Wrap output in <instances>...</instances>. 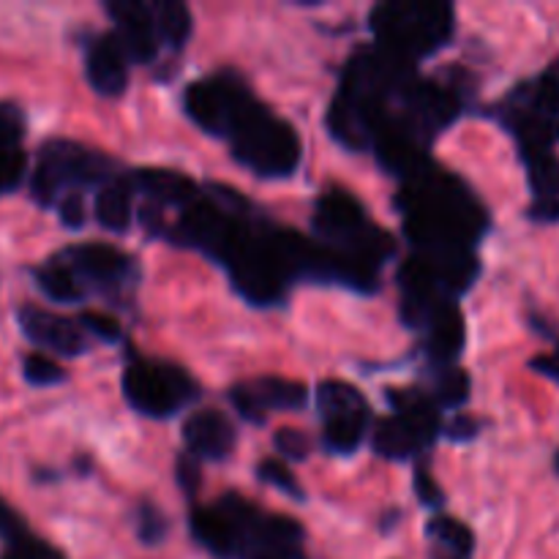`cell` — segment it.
<instances>
[{"instance_id": "obj_1", "label": "cell", "mask_w": 559, "mask_h": 559, "mask_svg": "<svg viewBox=\"0 0 559 559\" xmlns=\"http://www.w3.org/2000/svg\"><path fill=\"white\" fill-rule=\"evenodd\" d=\"M404 233L415 243V254L469 249L489 233V211L480 205L462 178L442 173L435 164L407 180L399 194Z\"/></svg>"}, {"instance_id": "obj_2", "label": "cell", "mask_w": 559, "mask_h": 559, "mask_svg": "<svg viewBox=\"0 0 559 559\" xmlns=\"http://www.w3.org/2000/svg\"><path fill=\"white\" fill-rule=\"evenodd\" d=\"M369 22L377 47L409 63L445 47L456 31L453 5L445 0H388L374 5Z\"/></svg>"}, {"instance_id": "obj_3", "label": "cell", "mask_w": 559, "mask_h": 559, "mask_svg": "<svg viewBox=\"0 0 559 559\" xmlns=\"http://www.w3.org/2000/svg\"><path fill=\"white\" fill-rule=\"evenodd\" d=\"M314 229L320 243L336 254L349 257L377 271L393 254L391 235L369 222L364 205L349 191L331 189L320 194L314 211Z\"/></svg>"}, {"instance_id": "obj_4", "label": "cell", "mask_w": 559, "mask_h": 559, "mask_svg": "<svg viewBox=\"0 0 559 559\" xmlns=\"http://www.w3.org/2000/svg\"><path fill=\"white\" fill-rule=\"evenodd\" d=\"M115 162L102 151L71 140H49L38 151L31 175V194L38 205L52 207L69 191L104 186L115 180Z\"/></svg>"}, {"instance_id": "obj_5", "label": "cell", "mask_w": 559, "mask_h": 559, "mask_svg": "<svg viewBox=\"0 0 559 559\" xmlns=\"http://www.w3.org/2000/svg\"><path fill=\"white\" fill-rule=\"evenodd\" d=\"M218 262L227 265L235 289L257 306L278 304L293 282V273L287 271L273 243V227L254 229L246 222Z\"/></svg>"}, {"instance_id": "obj_6", "label": "cell", "mask_w": 559, "mask_h": 559, "mask_svg": "<svg viewBox=\"0 0 559 559\" xmlns=\"http://www.w3.org/2000/svg\"><path fill=\"white\" fill-rule=\"evenodd\" d=\"M233 156L260 178H287L300 164V140L293 126L265 104L254 109L229 136Z\"/></svg>"}, {"instance_id": "obj_7", "label": "cell", "mask_w": 559, "mask_h": 559, "mask_svg": "<svg viewBox=\"0 0 559 559\" xmlns=\"http://www.w3.org/2000/svg\"><path fill=\"white\" fill-rule=\"evenodd\" d=\"M123 396L147 418H169L189 407L197 396L194 377L167 360L134 358L123 371Z\"/></svg>"}, {"instance_id": "obj_8", "label": "cell", "mask_w": 559, "mask_h": 559, "mask_svg": "<svg viewBox=\"0 0 559 559\" xmlns=\"http://www.w3.org/2000/svg\"><path fill=\"white\" fill-rule=\"evenodd\" d=\"M186 112L200 129L216 136H233V131L260 107L254 93L233 71L202 76L186 87Z\"/></svg>"}, {"instance_id": "obj_9", "label": "cell", "mask_w": 559, "mask_h": 559, "mask_svg": "<svg viewBox=\"0 0 559 559\" xmlns=\"http://www.w3.org/2000/svg\"><path fill=\"white\" fill-rule=\"evenodd\" d=\"M317 407L322 415V440L333 453H353L366 437L369 404L358 388L328 380L317 388Z\"/></svg>"}, {"instance_id": "obj_10", "label": "cell", "mask_w": 559, "mask_h": 559, "mask_svg": "<svg viewBox=\"0 0 559 559\" xmlns=\"http://www.w3.org/2000/svg\"><path fill=\"white\" fill-rule=\"evenodd\" d=\"M60 260L71 267L80 284L93 289H123L136 278L134 257L107 243H82L60 251Z\"/></svg>"}, {"instance_id": "obj_11", "label": "cell", "mask_w": 559, "mask_h": 559, "mask_svg": "<svg viewBox=\"0 0 559 559\" xmlns=\"http://www.w3.org/2000/svg\"><path fill=\"white\" fill-rule=\"evenodd\" d=\"M399 98L404 102L402 118L424 140L435 136L437 131L451 126L462 115V96L451 85H442L437 80H418L415 76Z\"/></svg>"}, {"instance_id": "obj_12", "label": "cell", "mask_w": 559, "mask_h": 559, "mask_svg": "<svg viewBox=\"0 0 559 559\" xmlns=\"http://www.w3.org/2000/svg\"><path fill=\"white\" fill-rule=\"evenodd\" d=\"M304 382L282 380V377H257V380L240 382L229 391V402L251 424H262L273 409H298L306 404Z\"/></svg>"}, {"instance_id": "obj_13", "label": "cell", "mask_w": 559, "mask_h": 559, "mask_svg": "<svg viewBox=\"0 0 559 559\" xmlns=\"http://www.w3.org/2000/svg\"><path fill=\"white\" fill-rule=\"evenodd\" d=\"M16 320H20L25 338L31 344H36L38 353L47 349V353L63 355V358H76V355H82L87 349L85 333L69 317L38 309V306H22Z\"/></svg>"}, {"instance_id": "obj_14", "label": "cell", "mask_w": 559, "mask_h": 559, "mask_svg": "<svg viewBox=\"0 0 559 559\" xmlns=\"http://www.w3.org/2000/svg\"><path fill=\"white\" fill-rule=\"evenodd\" d=\"M107 11L115 20V38L120 41L123 52L134 63H151L158 55V36L153 27L147 3L140 0H115L107 5Z\"/></svg>"}, {"instance_id": "obj_15", "label": "cell", "mask_w": 559, "mask_h": 559, "mask_svg": "<svg viewBox=\"0 0 559 559\" xmlns=\"http://www.w3.org/2000/svg\"><path fill=\"white\" fill-rule=\"evenodd\" d=\"M85 76L102 96H120L129 85V55L123 52L115 33H104L87 44Z\"/></svg>"}, {"instance_id": "obj_16", "label": "cell", "mask_w": 559, "mask_h": 559, "mask_svg": "<svg viewBox=\"0 0 559 559\" xmlns=\"http://www.w3.org/2000/svg\"><path fill=\"white\" fill-rule=\"evenodd\" d=\"M186 448L194 459L222 462L235 448V426L218 409H200L183 424Z\"/></svg>"}, {"instance_id": "obj_17", "label": "cell", "mask_w": 559, "mask_h": 559, "mask_svg": "<svg viewBox=\"0 0 559 559\" xmlns=\"http://www.w3.org/2000/svg\"><path fill=\"white\" fill-rule=\"evenodd\" d=\"M129 186L134 191H142L147 202L162 207V211H167V207L183 211V207H189L191 202L202 197L200 186L186 178L183 173H175V169H136V173H131Z\"/></svg>"}, {"instance_id": "obj_18", "label": "cell", "mask_w": 559, "mask_h": 559, "mask_svg": "<svg viewBox=\"0 0 559 559\" xmlns=\"http://www.w3.org/2000/svg\"><path fill=\"white\" fill-rule=\"evenodd\" d=\"M522 164L533 191V205L527 211L530 222L559 224V156L538 153V156H524Z\"/></svg>"}, {"instance_id": "obj_19", "label": "cell", "mask_w": 559, "mask_h": 559, "mask_svg": "<svg viewBox=\"0 0 559 559\" xmlns=\"http://www.w3.org/2000/svg\"><path fill=\"white\" fill-rule=\"evenodd\" d=\"M420 333H424V344L431 364L442 366V369L456 364V358L464 349V338H467V331H464V317L453 300L442 304L440 309L424 322Z\"/></svg>"}, {"instance_id": "obj_20", "label": "cell", "mask_w": 559, "mask_h": 559, "mask_svg": "<svg viewBox=\"0 0 559 559\" xmlns=\"http://www.w3.org/2000/svg\"><path fill=\"white\" fill-rule=\"evenodd\" d=\"M191 535L218 559H238V530L222 508H197L189 516Z\"/></svg>"}, {"instance_id": "obj_21", "label": "cell", "mask_w": 559, "mask_h": 559, "mask_svg": "<svg viewBox=\"0 0 559 559\" xmlns=\"http://www.w3.org/2000/svg\"><path fill=\"white\" fill-rule=\"evenodd\" d=\"M506 98L530 109V112L540 115V118L559 120V60L546 71H540L538 76H533V80L519 82Z\"/></svg>"}, {"instance_id": "obj_22", "label": "cell", "mask_w": 559, "mask_h": 559, "mask_svg": "<svg viewBox=\"0 0 559 559\" xmlns=\"http://www.w3.org/2000/svg\"><path fill=\"white\" fill-rule=\"evenodd\" d=\"M371 445H374V451L380 453L382 459H391V462H407V459L418 456L420 451L429 448L420 440L418 431H415L407 420L399 418V415H391V418L377 424Z\"/></svg>"}, {"instance_id": "obj_23", "label": "cell", "mask_w": 559, "mask_h": 559, "mask_svg": "<svg viewBox=\"0 0 559 559\" xmlns=\"http://www.w3.org/2000/svg\"><path fill=\"white\" fill-rule=\"evenodd\" d=\"M131 194H134V189L126 178L104 183L96 197V222L115 235L126 233L131 227Z\"/></svg>"}, {"instance_id": "obj_24", "label": "cell", "mask_w": 559, "mask_h": 559, "mask_svg": "<svg viewBox=\"0 0 559 559\" xmlns=\"http://www.w3.org/2000/svg\"><path fill=\"white\" fill-rule=\"evenodd\" d=\"M153 27H156L158 44H167L173 49H183L191 36V11L180 0H158L147 3Z\"/></svg>"}, {"instance_id": "obj_25", "label": "cell", "mask_w": 559, "mask_h": 559, "mask_svg": "<svg viewBox=\"0 0 559 559\" xmlns=\"http://www.w3.org/2000/svg\"><path fill=\"white\" fill-rule=\"evenodd\" d=\"M36 284L38 289L52 300V304L69 306V304H82V298H85V287H82L80 278L71 273V267L66 265L58 254L38 267Z\"/></svg>"}, {"instance_id": "obj_26", "label": "cell", "mask_w": 559, "mask_h": 559, "mask_svg": "<svg viewBox=\"0 0 559 559\" xmlns=\"http://www.w3.org/2000/svg\"><path fill=\"white\" fill-rule=\"evenodd\" d=\"M429 538L448 551V557L469 559L475 551V535L467 524L451 516H435L429 522Z\"/></svg>"}, {"instance_id": "obj_27", "label": "cell", "mask_w": 559, "mask_h": 559, "mask_svg": "<svg viewBox=\"0 0 559 559\" xmlns=\"http://www.w3.org/2000/svg\"><path fill=\"white\" fill-rule=\"evenodd\" d=\"M429 396L437 399L442 407H462L469 399V377L456 366H445L440 380H437L435 393H429Z\"/></svg>"}, {"instance_id": "obj_28", "label": "cell", "mask_w": 559, "mask_h": 559, "mask_svg": "<svg viewBox=\"0 0 559 559\" xmlns=\"http://www.w3.org/2000/svg\"><path fill=\"white\" fill-rule=\"evenodd\" d=\"M27 175V153L22 145H0V197L22 186Z\"/></svg>"}, {"instance_id": "obj_29", "label": "cell", "mask_w": 559, "mask_h": 559, "mask_svg": "<svg viewBox=\"0 0 559 559\" xmlns=\"http://www.w3.org/2000/svg\"><path fill=\"white\" fill-rule=\"evenodd\" d=\"M22 374H25V380L36 388L58 385V382L66 380V371L60 369L47 353H27L25 358H22Z\"/></svg>"}, {"instance_id": "obj_30", "label": "cell", "mask_w": 559, "mask_h": 559, "mask_svg": "<svg viewBox=\"0 0 559 559\" xmlns=\"http://www.w3.org/2000/svg\"><path fill=\"white\" fill-rule=\"evenodd\" d=\"M257 475H260L262 484L273 486V489H278L282 495L293 497V500H298V502L306 500V491L300 489V484L295 480V475L289 473L287 464L278 462V459H265V462L257 467Z\"/></svg>"}, {"instance_id": "obj_31", "label": "cell", "mask_w": 559, "mask_h": 559, "mask_svg": "<svg viewBox=\"0 0 559 559\" xmlns=\"http://www.w3.org/2000/svg\"><path fill=\"white\" fill-rule=\"evenodd\" d=\"M0 559H66V557L60 555L58 549H52L47 540L25 533V535H20L16 540H11V544H5Z\"/></svg>"}, {"instance_id": "obj_32", "label": "cell", "mask_w": 559, "mask_h": 559, "mask_svg": "<svg viewBox=\"0 0 559 559\" xmlns=\"http://www.w3.org/2000/svg\"><path fill=\"white\" fill-rule=\"evenodd\" d=\"M136 535L145 546H158L167 538V519L153 502H142L136 511Z\"/></svg>"}, {"instance_id": "obj_33", "label": "cell", "mask_w": 559, "mask_h": 559, "mask_svg": "<svg viewBox=\"0 0 559 559\" xmlns=\"http://www.w3.org/2000/svg\"><path fill=\"white\" fill-rule=\"evenodd\" d=\"M273 445L289 462H306L311 453L309 437L298 429H278L276 437H273Z\"/></svg>"}, {"instance_id": "obj_34", "label": "cell", "mask_w": 559, "mask_h": 559, "mask_svg": "<svg viewBox=\"0 0 559 559\" xmlns=\"http://www.w3.org/2000/svg\"><path fill=\"white\" fill-rule=\"evenodd\" d=\"M25 136V115L16 104L0 102V145H22Z\"/></svg>"}, {"instance_id": "obj_35", "label": "cell", "mask_w": 559, "mask_h": 559, "mask_svg": "<svg viewBox=\"0 0 559 559\" xmlns=\"http://www.w3.org/2000/svg\"><path fill=\"white\" fill-rule=\"evenodd\" d=\"M80 325H82V331H91L93 336L104 338V342H118V338L123 336V331H120V322L115 320V317L104 314V311H82Z\"/></svg>"}, {"instance_id": "obj_36", "label": "cell", "mask_w": 559, "mask_h": 559, "mask_svg": "<svg viewBox=\"0 0 559 559\" xmlns=\"http://www.w3.org/2000/svg\"><path fill=\"white\" fill-rule=\"evenodd\" d=\"M58 213L60 222L69 229H80L85 224V200L80 197V191H69L58 200Z\"/></svg>"}, {"instance_id": "obj_37", "label": "cell", "mask_w": 559, "mask_h": 559, "mask_svg": "<svg viewBox=\"0 0 559 559\" xmlns=\"http://www.w3.org/2000/svg\"><path fill=\"white\" fill-rule=\"evenodd\" d=\"M25 533H31L25 519H22L20 513H16L14 508L0 497V540H3V544H11V540H16Z\"/></svg>"}, {"instance_id": "obj_38", "label": "cell", "mask_w": 559, "mask_h": 559, "mask_svg": "<svg viewBox=\"0 0 559 559\" xmlns=\"http://www.w3.org/2000/svg\"><path fill=\"white\" fill-rule=\"evenodd\" d=\"M178 480L186 495H197V489H200V459L183 453L178 462Z\"/></svg>"}, {"instance_id": "obj_39", "label": "cell", "mask_w": 559, "mask_h": 559, "mask_svg": "<svg viewBox=\"0 0 559 559\" xmlns=\"http://www.w3.org/2000/svg\"><path fill=\"white\" fill-rule=\"evenodd\" d=\"M415 495L420 497V502H424V506H431V508L442 506L440 486H437L435 480H431V475H426L424 469H418V473H415Z\"/></svg>"}, {"instance_id": "obj_40", "label": "cell", "mask_w": 559, "mask_h": 559, "mask_svg": "<svg viewBox=\"0 0 559 559\" xmlns=\"http://www.w3.org/2000/svg\"><path fill=\"white\" fill-rule=\"evenodd\" d=\"M530 369H533L535 374L546 377V380L557 382V385H559V342H557L555 353L538 355V358L530 360Z\"/></svg>"}, {"instance_id": "obj_41", "label": "cell", "mask_w": 559, "mask_h": 559, "mask_svg": "<svg viewBox=\"0 0 559 559\" xmlns=\"http://www.w3.org/2000/svg\"><path fill=\"white\" fill-rule=\"evenodd\" d=\"M478 420L467 418V415H459L456 420H453L451 426H448V437L456 442H464V440H475V435H478Z\"/></svg>"}, {"instance_id": "obj_42", "label": "cell", "mask_w": 559, "mask_h": 559, "mask_svg": "<svg viewBox=\"0 0 559 559\" xmlns=\"http://www.w3.org/2000/svg\"><path fill=\"white\" fill-rule=\"evenodd\" d=\"M555 467H557V473H559V453L555 456Z\"/></svg>"}, {"instance_id": "obj_43", "label": "cell", "mask_w": 559, "mask_h": 559, "mask_svg": "<svg viewBox=\"0 0 559 559\" xmlns=\"http://www.w3.org/2000/svg\"><path fill=\"white\" fill-rule=\"evenodd\" d=\"M437 559H456V557H437Z\"/></svg>"}]
</instances>
